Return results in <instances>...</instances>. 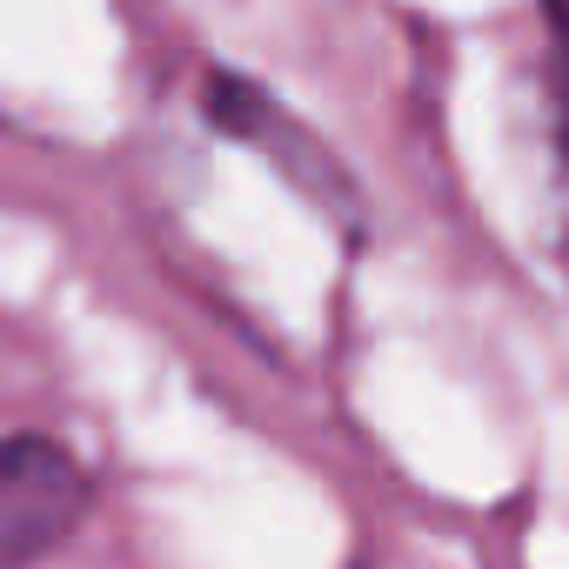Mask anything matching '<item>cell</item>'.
Returning a JSON list of instances; mask_svg holds the SVG:
<instances>
[{
    "label": "cell",
    "instance_id": "cell-1",
    "mask_svg": "<svg viewBox=\"0 0 569 569\" xmlns=\"http://www.w3.org/2000/svg\"><path fill=\"white\" fill-rule=\"evenodd\" d=\"M88 469L54 436H0V569H34L88 516Z\"/></svg>",
    "mask_w": 569,
    "mask_h": 569
}]
</instances>
